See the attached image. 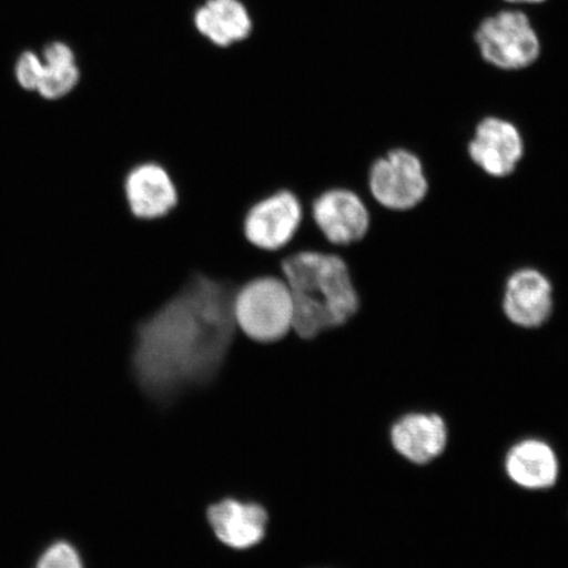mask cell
I'll use <instances>...</instances> for the list:
<instances>
[{"instance_id":"cell-12","label":"cell","mask_w":568,"mask_h":568,"mask_svg":"<svg viewBox=\"0 0 568 568\" xmlns=\"http://www.w3.org/2000/svg\"><path fill=\"white\" fill-rule=\"evenodd\" d=\"M207 518L219 541L232 549H251L266 535L268 515L257 503L229 497L212 504Z\"/></svg>"},{"instance_id":"cell-1","label":"cell","mask_w":568,"mask_h":568,"mask_svg":"<svg viewBox=\"0 0 568 568\" xmlns=\"http://www.w3.org/2000/svg\"><path fill=\"white\" fill-rule=\"evenodd\" d=\"M236 290L230 282L194 274L139 324L132 373L149 399L169 406L216 378L236 335Z\"/></svg>"},{"instance_id":"cell-7","label":"cell","mask_w":568,"mask_h":568,"mask_svg":"<svg viewBox=\"0 0 568 568\" xmlns=\"http://www.w3.org/2000/svg\"><path fill=\"white\" fill-rule=\"evenodd\" d=\"M312 219L329 243L351 245L371 229V213L362 199L346 189H332L312 202Z\"/></svg>"},{"instance_id":"cell-9","label":"cell","mask_w":568,"mask_h":568,"mask_svg":"<svg viewBox=\"0 0 568 568\" xmlns=\"http://www.w3.org/2000/svg\"><path fill=\"white\" fill-rule=\"evenodd\" d=\"M389 439L395 452L410 464L428 465L446 450L449 428L443 416L409 412L390 426Z\"/></svg>"},{"instance_id":"cell-18","label":"cell","mask_w":568,"mask_h":568,"mask_svg":"<svg viewBox=\"0 0 568 568\" xmlns=\"http://www.w3.org/2000/svg\"><path fill=\"white\" fill-rule=\"evenodd\" d=\"M507 2H510V3H541V2H545V0H507Z\"/></svg>"},{"instance_id":"cell-5","label":"cell","mask_w":568,"mask_h":568,"mask_svg":"<svg viewBox=\"0 0 568 568\" xmlns=\"http://www.w3.org/2000/svg\"><path fill=\"white\" fill-rule=\"evenodd\" d=\"M368 186L375 201L393 211L417 207L429 190L422 160L403 148L389 151L373 163Z\"/></svg>"},{"instance_id":"cell-10","label":"cell","mask_w":568,"mask_h":568,"mask_svg":"<svg viewBox=\"0 0 568 568\" xmlns=\"http://www.w3.org/2000/svg\"><path fill=\"white\" fill-rule=\"evenodd\" d=\"M552 286L536 268H521L509 276L503 296V310L510 323L521 328L542 326L552 314Z\"/></svg>"},{"instance_id":"cell-15","label":"cell","mask_w":568,"mask_h":568,"mask_svg":"<svg viewBox=\"0 0 568 568\" xmlns=\"http://www.w3.org/2000/svg\"><path fill=\"white\" fill-rule=\"evenodd\" d=\"M44 59L45 63L36 91L47 101H59L80 83L81 71L77 67L75 54L63 42H52L45 48Z\"/></svg>"},{"instance_id":"cell-2","label":"cell","mask_w":568,"mask_h":568,"mask_svg":"<svg viewBox=\"0 0 568 568\" xmlns=\"http://www.w3.org/2000/svg\"><path fill=\"white\" fill-rule=\"evenodd\" d=\"M281 266L293 297L297 336L316 338L357 315L358 291L338 255L303 251L288 255Z\"/></svg>"},{"instance_id":"cell-6","label":"cell","mask_w":568,"mask_h":568,"mask_svg":"<svg viewBox=\"0 0 568 568\" xmlns=\"http://www.w3.org/2000/svg\"><path fill=\"white\" fill-rule=\"evenodd\" d=\"M302 220L301 199L293 191L281 190L248 209L244 234L248 243L262 251L276 252L295 237Z\"/></svg>"},{"instance_id":"cell-4","label":"cell","mask_w":568,"mask_h":568,"mask_svg":"<svg viewBox=\"0 0 568 568\" xmlns=\"http://www.w3.org/2000/svg\"><path fill=\"white\" fill-rule=\"evenodd\" d=\"M475 40L483 59L503 70L528 68L541 52L528 17L518 11H501L483 20Z\"/></svg>"},{"instance_id":"cell-14","label":"cell","mask_w":568,"mask_h":568,"mask_svg":"<svg viewBox=\"0 0 568 568\" xmlns=\"http://www.w3.org/2000/svg\"><path fill=\"white\" fill-rule=\"evenodd\" d=\"M193 21L203 39L222 49L243 44L254 31L252 13L243 0H204Z\"/></svg>"},{"instance_id":"cell-17","label":"cell","mask_w":568,"mask_h":568,"mask_svg":"<svg viewBox=\"0 0 568 568\" xmlns=\"http://www.w3.org/2000/svg\"><path fill=\"white\" fill-rule=\"evenodd\" d=\"M42 63L38 55L26 52L19 57L16 68L17 81L27 91H36L42 74Z\"/></svg>"},{"instance_id":"cell-8","label":"cell","mask_w":568,"mask_h":568,"mask_svg":"<svg viewBox=\"0 0 568 568\" xmlns=\"http://www.w3.org/2000/svg\"><path fill=\"white\" fill-rule=\"evenodd\" d=\"M524 140L518 128L496 116L483 119L468 144V154L475 165L495 178L513 174L524 158Z\"/></svg>"},{"instance_id":"cell-16","label":"cell","mask_w":568,"mask_h":568,"mask_svg":"<svg viewBox=\"0 0 568 568\" xmlns=\"http://www.w3.org/2000/svg\"><path fill=\"white\" fill-rule=\"evenodd\" d=\"M33 568H84L80 550L67 539H57L41 551Z\"/></svg>"},{"instance_id":"cell-13","label":"cell","mask_w":568,"mask_h":568,"mask_svg":"<svg viewBox=\"0 0 568 568\" xmlns=\"http://www.w3.org/2000/svg\"><path fill=\"white\" fill-rule=\"evenodd\" d=\"M507 477L527 491H545L557 485L559 459L549 443L525 438L510 446L504 459Z\"/></svg>"},{"instance_id":"cell-3","label":"cell","mask_w":568,"mask_h":568,"mask_svg":"<svg viewBox=\"0 0 568 568\" xmlns=\"http://www.w3.org/2000/svg\"><path fill=\"white\" fill-rule=\"evenodd\" d=\"M234 322L248 338L270 344L282 339L294 326V304L287 283L260 276L236 290Z\"/></svg>"},{"instance_id":"cell-11","label":"cell","mask_w":568,"mask_h":568,"mask_svg":"<svg viewBox=\"0 0 568 568\" xmlns=\"http://www.w3.org/2000/svg\"><path fill=\"white\" fill-rule=\"evenodd\" d=\"M124 194L132 215L141 220L165 217L180 202L173 178L158 162L132 168L125 175Z\"/></svg>"}]
</instances>
